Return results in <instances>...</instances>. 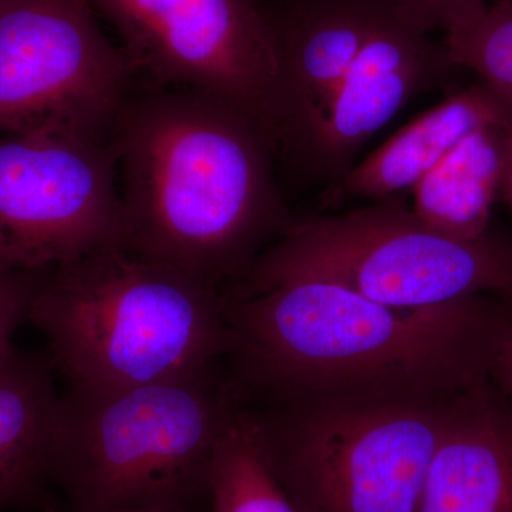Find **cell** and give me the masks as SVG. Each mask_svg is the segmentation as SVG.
Masks as SVG:
<instances>
[{
	"label": "cell",
	"mask_w": 512,
	"mask_h": 512,
	"mask_svg": "<svg viewBox=\"0 0 512 512\" xmlns=\"http://www.w3.org/2000/svg\"><path fill=\"white\" fill-rule=\"evenodd\" d=\"M0 3H2V0H0Z\"/></svg>",
	"instance_id": "22"
},
{
	"label": "cell",
	"mask_w": 512,
	"mask_h": 512,
	"mask_svg": "<svg viewBox=\"0 0 512 512\" xmlns=\"http://www.w3.org/2000/svg\"><path fill=\"white\" fill-rule=\"evenodd\" d=\"M46 353L0 356V512H66L53 494L59 396Z\"/></svg>",
	"instance_id": "14"
},
{
	"label": "cell",
	"mask_w": 512,
	"mask_h": 512,
	"mask_svg": "<svg viewBox=\"0 0 512 512\" xmlns=\"http://www.w3.org/2000/svg\"><path fill=\"white\" fill-rule=\"evenodd\" d=\"M451 59L512 107V0H497L444 37Z\"/></svg>",
	"instance_id": "17"
},
{
	"label": "cell",
	"mask_w": 512,
	"mask_h": 512,
	"mask_svg": "<svg viewBox=\"0 0 512 512\" xmlns=\"http://www.w3.org/2000/svg\"><path fill=\"white\" fill-rule=\"evenodd\" d=\"M457 394L295 397L259 413L299 511L417 512Z\"/></svg>",
	"instance_id": "5"
},
{
	"label": "cell",
	"mask_w": 512,
	"mask_h": 512,
	"mask_svg": "<svg viewBox=\"0 0 512 512\" xmlns=\"http://www.w3.org/2000/svg\"><path fill=\"white\" fill-rule=\"evenodd\" d=\"M417 512H512V402L490 379L454 397Z\"/></svg>",
	"instance_id": "12"
},
{
	"label": "cell",
	"mask_w": 512,
	"mask_h": 512,
	"mask_svg": "<svg viewBox=\"0 0 512 512\" xmlns=\"http://www.w3.org/2000/svg\"><path fill=\"white\" fill-rule=\"evenodd\" d=\"M390 6L363 47L311 140L289 163L309 183H338L360 151L406 104L421 94L460 89L463 67L446 43L430 39Z\"/></svg>",
	"instance_id": "10"
},
{
	"label": "cell",
	"mask_w": 512,
	"mask_h": 512,
	"mask_svg": "<svg viewBox=\"0 0 512 512\" xmlns=\"http://www.w3.org/2000/svg\"><path fill=\"white\" fill-rule=\"evenodd\" d=\"M424 32H444L483 12L485 0H387Z\"/></svg>",
	"instance_id": "19"
},
{
	"label": "cell",
	"mask_w": 512,
	"mask_h": 512,
	"mask_svg": "<svg viewBox=\"0 0 512 512\" xmlns=\"http://www.w3.org/2000/svg\"><path fill=\"white\" fill-rule=\"evenodd\" d=\"M113 26L137 76L212 94L251 113L276 148L278 42L256 0H87Z\"/></svg>",
	"instance_id": "9"
},
{
	"label": "cell",
	"mask_w": 512,
	"mask_h": 512,
	"mask_svg": "<svg viewBox=\"0 0 512 512\" xmlns=\"http://www.w3.org/2000/svg\"><path fill=\"white\" fill-rule=\"evenodd\" d=\"M228 355L244 399L330 394L451 396L490 379L508 298L406 309L335 282H231L221 291Z\"/></svg>",
	"instance_id": "1"
},
{
	"label": "cell",
	"mask_w": 512,
	"mask_h": 512,
	"mask_svg": "<svg viewBox=\"0 0 512 512\" xmlns=\"http://www.w3.org/2000/svg\"><path fill=\"white\" fill-rule=\"evenodd\" d=\"M491 124L512 127L510 104L480 79L460 87L325 188L323 208L406 194L464 138Z\"/></svg>",
	"instance_id": "13"
},
{
	"label": "cell",
	"mask_w": 512,
	"mask_h": 512,
	"mask_svg": "<svg viewBox=\"0 0 512 512\" xmlns=\"http://www.w3.org/2000/svg\"><path fill=\"white\" fill-rule=\"evenodd\" d=\"M124 248L113 134L0 133V264L43 271Z\"/></svg>",
	"instance_id": "7"
},
{
	"label": "cell",
	"mask_w": 512,
	"mask_h": 512,
	"mask_svg": "<svg viewBox=\"0 0 512 512\" xmlns=\"http://www.w3.org/2000/svg\"><path fill=\"white\" fill-rule=\"evenodd\" d=\"M208 512H301L276 476L258 410L238 404L212 451Z\"/></svg>",
	"instance_id": "16"
},
{
	"label": "cell",
	"mask_w": 512,
	"mask_h": 512,
	"mask_svg": "<svg viewBox=\"0 0 512 512\" xmlns=\"http://www.w3.org/2000/svg\"><path fill=\"white\" fill-rule=\"evenodd\" d=\"M241 402L215 366L120 389L67 386L52 453L64 511L195 505L208 495L212 451Z\"/></svg>",
	"instance_id": "4"
},
{
	"label": "cell",
	"mask_w": 512,
	"mask_h": 512,
	"mask_svg": "<svg viewBox=\"0 0 512 512\" xmlns=\"http://www.w3.org/2000/svg\"><path fill=\"white\" fill-rule=\"evenodd\" d=\"M119 512H197V510H195V505L192 504H161Z\"/></svg>",
	"instance_id": "21"
},
{
	"label": "cell",
	"mask_w": 512,
	"mask_h": 512,
	"mask_svg": "<svg viewBox=\"0 0 512 512\" xmlns=\"http://www.w3.org/2000/svg\"><path fill=\"white\" fill-rule=\"evenodd\" d=\"M113 137L128 251L220 288L288 227L274 141L237 104L148 83Z\"/></svg>",
	"instance_id": "2"
},
{
	"label": "cell",
	"mask_w": 512,
	"mask_h": 512,
	"mask_svg": "<svg viewBox=\"0 0 512 512\" xmlns=\"http://www.w3.org/2000/svg\"><path fill=\"white\" fill-rule=\"evenodd\" d=\"M296 276L335 282L406 309L483 295L512 299V234L491 225L476 239L446 237L414 215L406 194H397L289 224L234 282Z\"/></svg>",
	"instance_id": "6"
},
{
	"label": "cell",
	"mask_w": 512,
	"mask_h": 512,
	"mask_svg": "<svg viewBox=\"0 0 512 512\" xmlns=\"http://www.w3.org/2000/svg\"><path fill=\"white\" fill-rule=\"evenodd\" d=\"M87 0L0 3V133L113 134L137 73Z\"/></svg>",
	"instance_id": "8"
},
{
	"label": "cell",
	"mask_w": 512,
	"mask_h": 512,
	"mask_svg": "<svg viewBox=\"0 0 512 512\" xmlns=\"http://www.w3.org/2000/svg\"><path fill=\"white\" fill-rule=\"evenodd\" d=\"M490 380L512 402V299H508L495 342Z\"/></svg>",
	"instance_id": "20"
},
{
	"label": "cell",
	"mask_w": 512,
	"mask_h": 512,
	"mask_svg": "<svg viewBox=\"0 0 512 512\" xmlns=\"http://www.w3.org/2000/svg\"><path fill=\"white\" fill-rule=\"evenodd\" d=\"M28 320L67 386L178 379L210 369L228 349L218 286L123 247L42 271Z\"/></svg>",
	"instance_id": "3"
},
{
	"label": "cell",
	"mask_w": 512,
	"mask_h": 512,
	"mask_svg": "<svg viewBox=\"0 0 512 512\" xmlns=\"http://www.w3.org/2000/svg\"><path fill=\"white\" fill-rule=\"evenodd\" d=\"M40 274L42 271H19L0 264V356L12 348L13 335L28 320Z\"/></svg>",
	"instance_id": "18"
},
{
	"label": "cell",
	"mask_w": 512,
	"mask_h": 512,
	"mask_svg": "<svg viewBox=\"0 0 512 512\" xmlns=\"http://www.w3.org/2000/svg\"><path fill=\"white\" fill-rule=\"evenodd\" d=\"M387 0H284L268 12L278 42L276 154L291 161L325 120Z\"/></svg>",
	"instance_id": "11"
},
{
	"label": "cell",
	"mask_w": 512,
	"mask_h": 512,
	"mask_svg": "<svg viewBox=\"0 0 512 512\" xmlns=\"http://www.w3.org/2000/svg\"><path fill=\"white\" fill-rule=\"evenodd\" d=\"M512 127L478 128L413 188L414 215L446 237L476 239L491 227L500 192Z\"/></svg>",
	"instance_id": "15"
}]
</instances>
